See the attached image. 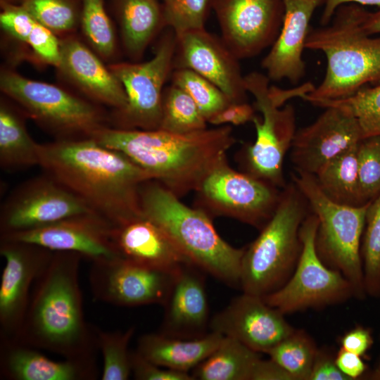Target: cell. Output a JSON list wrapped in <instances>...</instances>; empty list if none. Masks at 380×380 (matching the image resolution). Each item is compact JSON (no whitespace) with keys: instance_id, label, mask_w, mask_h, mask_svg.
I'll use <instances>...</instances> for the list:
<instances>
[{"instance_id":"cell-27","label":"cell","mask_w":380,"mask_h":380,"mask_svg":"<svg viewBox=\"0 0 380 380\" xmlns=\"http://www.w3.org/2000/svg\"><path fill=\"white\" fill-rule=\"evenodd\" d=\"M123 44L128 54L140 58L149 43L165 27L158 0H113Z\"/></svg>"},{"instance_id":"cell-50","label":"cell","mask_w":380,"mask_h":380,"mask_svg":"<svg viewBox=\"0 0 380 380\" xmlns=\"http://www.w3.org/2000/svg\"><path fill=\"white\" fill-rule=\"evenodd\" d=\"M363 27L369 35L380 34V8L375 12L368 11Z\"/></svg>"},{"instance_id":"cell-51","label":"cell","mask_w":380,"mask_h":380,"mask_svg":"<svg viewBox=\"0 0 380 380\" xmlns=\"http://www.w3.org/2000/svg\"><path fill=\"white\" fill-rule=\"evenodd\" d=\"M365 379L369 380H380V359L374 367L362 376Z\"/></svg>"},{"instance_id":"cell-32","label":"cell","mask_w":380,"mask_h":380,"mask_svg":"<svg viewBox=\"0 0 380 380\" xmlns=\"http://www.w3.org/2000/svg\"><path fill=\"white\" fill-rule=\"evenodd\" d=\"M317 349L306 331L295 329L266 354L286 370L293 380H309Z\"/></svg>"},{"instance_id":"cell-3","label":"cell","mask_w":380,"mask_h":380,"mask_svg":"<svg viewBox=\"0 0 380 380\" xmlns=\"http://www.w3.org/2000/svg\"><path fill=\"white\" fill-rule=\"evenodd\" d=\"M82 258L74 252H53L34 281L22 327L13 340L66 359H94L95 327L84 319L79 284Z\"/></svg>"},{"instance_id":"cell-43","label":"cell","mask_w":380,"mask_h":380,"mask_svg":"<svg viewBox=\"0 0 380 380\" xmlns=\"http://www.w3.org/2000/svg\"><path fill=\"white\" fill-rule=\"evenodd\" d=\"M131 369L138 380H192L189 372L159 366L141 356L137 350L131 351Z\"/></svg>"},{"instance_id":"cell-13","label":"cell","mask_w":380,"mask_h":380,"mask_svg":"<svg viewBox=\"0 0 380 380\" xmlns=\"http://www.w3.org/2000/svg\"><path fill=\"white\" fill-rule=\"evenodd\" d=\"M96 213L47 174L15 187L0 210V235L44 227L70 217Z\"/></svg>"},{"instance_id":"cell-23","label":"cell","mask_w":380,"mask_h":380,"mask_svg":"<svg viewBox=\"0 0 380 380\" xmlns=\"http://www.w3.org/2000/svg\"><path fill=\"white\" fill-rule=\"evenodd\" d=\"M187 265L177 274L163 304L161 333L174 337L196 338L205 336L210 326L209 305L203 275Z\"/></svg>"},{"instance_id":"cell-12","label":"cell","mask_w":380,"mask_h":380,"mask_svg":"<svg viewBox=\"0 0 380 380\" xmlns=\"http://www.w3.org/2000/svg\"><path fill=\"white\" fill-rule=\"evenodd\" d=\"M197 208L208 215L236 219L261 229L272 216L281 193L277 187L226 161L213 169L195 191Z\"/></svg>"},{"instance_id":"cell-30","label":"cell","mask_w":380,"mask_h":380,"mask_svg":"<svg viewBox=\"0 0 380 380\" xmlns=\"http://www.w3.org/2000/svg\"><path fill=\"white\" fill-rule=\"evenodd\" d=\"M358 144L328 161L314 175L324 194L340 204H367L362 199L358 179Z\"/></svg>"},{"instance_id":"cell-33","label":"cell","mask_w":380,"mask_h":380,"mask_svg":"<svg viewBox=\"0 0 380 380\" xmlns=\"http://www.w3.org/2000/svg\"><path fill=\"white\" fill-rule=\"evenodd\" d=\"M360 252L366 294L379 298H380V195L368 204Z\"/></svg>"},{"instance_id":"cell-7","label":"cell","mask_w":380,"mask_h":380,"mask_svg":"<svg viewBox=\"0 0 380 380\" xmlns=\"http://www.w3.org/2000/svg\"><path fill=\"white\" fill-rule=\"evenodd\" d=\"M270 80L267 75L255 71L244 76L246 89L254 97V107L261 114L252 121L256 138L246 148L245 163L247 173L284 188V159L296 132L294 108L284 104L293 98L303 99L315 86L308 82L285 89L270 85Z\"/></svg>"},{"instance_id":"cell-24","label":"cell","mask_w":380,"mask_h":380,"mask_svg":"<svg viewBox=\"0 0 380 380\" xmlns=\"http://www.w3.org/2000/svg\"><path fill=\"white\" fill-rule=\"evenodd\" d=\"M113 241L120 258L141 265L178 272L192 265L160 227L143 215L114 225Z\"/></svg>"},{"instance_id":"cell-20","label":"cell","mask_w":380,"mask_h":380,"mask_svg":"<svg viewBox=\"0 0 380 380\" xmlns=\"http://www.w3.org/2000/svg\"><path fill=\"white\" fill-rule=\"evenodd\" d=\"M324 108L314 122L295 134L291 159L296 170L315 175L325 163L363 139L353 115L337 106Z\"/></svg>"},{"instance_id":"cell-48","label":"cell","mask_w":380,"mask_h":380,"mask_svg":"<svg viewBox=\"0 0 380 380\" xmlns=\"http://www.w3.org/2000/svg\"><path fill=\"white\" fill-rule=\"evenodd\" d=\"M250 380H293L290 374L275 361L260 358L255 364Z\"/></svg>"},{"instance_id":"cell-29","label":"cell","mask_w":380,"mask_h":380,"mask_svg":"<svg viewBox=\"0 0 380 380\" xmlns=\"http://www.w3.org/2000/svg\"><path fill=\"white\" fill-rule=\"evenodd\" d=\"M258 352L239 341L224 336L217 348L193 369L194 379L250 380Z\"/></svg>"},{"instance_id":"cell-38","label":"cell","mask_w":380,"mask_h":380,"mask_svg":"<svg viewBox=\"0 0 380 380\" xmlns=\"http://www.w3.org/2000/svg\"><path fill=\"white\" fill-rule=\"evenodd\" d=\"M313 105L334 106L353 115L360 125L363 138L380 136V83L366 86L353 96L336 101H321Z\"/></svg>"},{"instance_id":"cell-41","label":"cell","mask_w":380,"mask_h":380,"mask_svg":"<svg viewBox=\"0 0 380 380\" xmlns=\"http://www.w3.org/2000/svg\"><path fill=\"white\" fill-rule=\"evenodd\" d=\"M0 25L14 39L27 44L38 22L19 4L11 0H0Z\"/></svg>"},{"instance_id":"cell-31","label":"cell","mask_w":380,"mask_h":380,"mask_svg":"<svg viewBox=\"0 0 380 380\" xmlns=\"http://www.w3.org/2000/svg\"><path fill=\"white\" fill-rule=\"evenodd\" d=\"M208 121L194 101L179 87L164 89L159 129L189 134L207 129Z\"/></svg>"},{"instance_id":"cell-44","label":"cell","mask_w":380,"mask_h":380,"mask_svg":"<svg viewBox=\"0 0 380 380\" xmlns=\"http://www.w3.org/2000/svg\"><path fill=\"white\" fill-rule=\"evenodd\" d=\"M255 110V107L246 101L232 102L209 119L208 123L217 127L227 124L241 125L253 121L256 115Z\"/></svg>"},{"instance_id":"cell-17","label":"cell","mask_w":380,"mask_h":380,"mask_svg":"<svg viewBox=\"0 0 380 380\" xmlns=\"http://www.w3.org/2000/svg\"><path fill=\"white\" fill-rule=\"evenodd\" d=\"M113 227L103 216L90 213L44 227L0 235V239L31 243L52 251L77 253L93 262L120 258L113 241Z\"/></svg>"},{"instance_id":"cell-5","label":"cell","mask_w":380,"mask_h":380,"mask_svg":"<svg viewBox=\"0 0 380 380\" xmlns=\"http://www.w3.org/2000/svg\"><path fill=\"white\" fill-rule=\"evenodd\" d=\"M139 196L142 215L160 227L192 265L228 285L239 286L244 248L226 242L210 215L185 205L154 179L142 184Z\"/></svg>"},{"instance_id":"cell-1","label":"cell","mask_w":380,"mask_h":380,"mask_svg":"<svg viewBox=\"0 0 380 380\" xmlns=\"http://www.w3.org/2000/svg\"><path fill=\"white\" fill-rule=\"evenodd\" d=\"M39 165L114 225L142 215L139 191L153 179L124 153L91 138L39 144Z\"/></svg>"},{"instance_id":"cell-35","label":"cell","mask_w":380,"mask_h":380,"mask_svg":"<svg viewBox=\"0 0 380 380\" xmlns=\"http://www.w3.org/2000/svg\"><path fill=\"white\" fill-rule=\"evenodd\" d=\"M80 25L87 41L101 58L113 57L116 50V37L104 0H80Z\"/></svg>"},{"instance_id":"cell-6","label":"cell","mask_w":380,"mask_h":380,"mask_svg":"<svg viewBox=\"0 0 380 380\" xmlns=\"http://www.w3.org/2000/svg\"><path fill=\"white\" fill-rule=\"evenodd\" d=\"M308 205L293 182L286 184L272 216L244 248L239 284L243 292L263 297L291 277L302 249L300 228Z\"/></svg>"},{"instance_id":"cell-26","label":"cell","mask_w":380,"mask_h":380,"mask_svg":"<svg viewBox=\"0 0 380 380\" xmlns=\"http://www.w3.org/2000/svg\"><path fill=\"white\" fill-rule=\"evenodd\" d=\"M224 336L212 331L196 338H183L161 332L141 336L136 350L159 366L189 372L207 358L220 345Z\"/></svg>"},{"instance_id":"cell-4","label":"cell","mask_w":380,"mask_h":380,"mask_svg":"<svg viewBox=\"0 0 380 380\" xmlns=\"http://www.w3.org/2000/svg\"><path fill=\"white\" fill-rule=\"evenodd\" d=\"M367 13L362 6L343 4L329 24L310 29L305 49L322 52L327 69L322 82L304 100L313 104L343 99L380 83V37L366 32Z\"/></svg>"},{"instance_id":"cell-45","label":"cell","mask_w":380,"mask_h":380,"mask_svg":"<svg viewBox=\"0 0 380 380\" xmlns=\"http://www.w3.org/2000/svg\"><path fill=\"white\" fill-rule=\"evenodd\" d=\"M309 380H350L337 367L335 357L327 349L318 348Z\"/></svg>"},{"instance_id":"cell-36","label":"cell","mask_w":380,"mask_h":380,"mask_svg":"<svg viewBox=\"0 0 380 380\" xmlns=\"http://www.w3.org/2000/svg\"><path fill=\"white\" fill-rule=\"evenodd\" d=\"M15 1L58 36L72 34L80 25V0Z\"/></svg>"},{"instance_id":"cell-2","label":"cell","mask_w":380,"mask_h":380,"mask_svg":"<svg viewBox=\"0 0 380 380\" xmlns=\"http://www.w3.org/2000/svg\"><path fill=\"white\" fill-rule=\"evenodd\" d=\"M118 151L178 197L196 191L234 144L228 125L189 133L105 126L90 137Z\"/></svg>"},{"instance_id":"cell-47","label":"cell","mask_w":380,"mask_h":380,"mask_svg":"<svg viewBox=\"0 0 380 380\" xmlns=\"http://www.w3.org/2000/svg\"><path fill=\"white\" fill-rule=\"evenodd\" d=\"M335 362L338 369L350 380L362 377L366 372V365L361 356L340 348L335 356Z\"/></svg>"},{"instance_id":"cell-14","label":"cell","mask_w":380,"mask_h":380,"mask_svg":"<svg viewBox=\"0 0 380 380\" xmlns=\"http://www.w3.org/2000/svg\"><path fill=\"white\" fill-rule=\"evenodd\" d=\"M178 272L151 268L118 258L93 262L89 283L94 298L108 304L163 305Z\"/></svg>"},{"instance_id":"cell-40","label":"cell","mask_w":380,"mask_h":380,"mask_svg":"<svg viewBox=\"0 0 380 380\" xmlns=\"http://www.w3.org/2000/svg\"><path fill=\"white\" fill-rule=\"evenodd\" d=\"M210 0H163V14L165 27L176 35L204 28Z\"/></svg>"},{"instance_id":"cell-8","label":"cell","mask_w":380,"mask_h":380,"mask_svg":"<svg viewBox=\"0 0 380 380\" xmlns=\"http://www.w3.org/2000/svg\"><path fill=\"white\" fill-rule=\"evenodd\" d=\"M292 177L318 218L315 242L319 258L349 281L354 298L365 299L367 296L360 250L369 202L361 206L340 204L324 194L314 175L296 170Z\"/></svg>"},{"instance_id":"cell-11","label":"cell","mask_w":380,"mask_h":380,"mask_svg":"<svg viewBox=\"0 0 380 380\" xmlns=\"http://www.w3.org/2000/svg\"><path fill=\"white\" fill-rule=\"evenodd\" d=\"M175 33L170 28L160 39L153 57L141 63H118L108 68L122 84L127 104L113 115L116 128L158 129L164 84L174 70Z\"/></svg>"},{"instance_id":"cell-15","label":"cell","mask_w":380,"mask_h":380,"mask_svg":"<svg viewBox=\"0 0 380 380\" xmlns=\"http://www.w3.org/2000/svg\"><path fill=\"white\" fill-rule=\"evenodd\" d=\"M221 39L239 59L258 55L280 31L284 0H210Z\"/></svg>"},{"instance_id":"cell-21","label":"cell","mask_w":380,"mask_h":380,"mask_svg":"<svg viewBox=\"0 0 380 380\" xmlns=\"http://www.w3.org/2000/svg\"><path fill=\"white\" fill-rule=\"evenodd\" d=\"M324 0H284V14L277 37L262 61L270 80L297 84L305 75L303 53L310 23Z\"/></svg>"},{"instance_id":"cell-28","label":"cell","mask_w":380,"mask_h":380,"mask_svg":"<svg viewBox=\"0 0 380 380\" xmlns=\"http://www.w3.org/2000/svg\"><path fill=\"white\" fill-rule=\"evenodd\" d=\"M27 115L5 99L0 103V167L15 172L39 165V144L30 135Z\"/></svg>"},{"instance_id":"cell-22","label":"cell","mask_w":380,"mask_h":380,"mask_svg":"<svg viewBox=\"0 0 380 380\" xmlns=\"http://www.w3.org/2000/svg\"><path fill=\"white\" fill-rule=\"evenodd\" d=\"M60 40V72L93 101L115 111L124 108L127 101L125 89L98 54L72 34Z\"/></svg>"},{"instance_id":"cell-34","label":"cell","mask_w":380,"mask_h":380,"mask_svg":"<svg viewBox=\"0 0 380 380\" xmlns=\"http://www.w3.org/2000/svg\"><path fill=\"white\" fill-rule=\"evenodd\" d=\"M98 349L103 358L102 380H127L132 374L131 351L128 346L135 329L105 331L95 327Z\"/></svg>"},{"instance_id":"cell-9","label":"cell","mask_w":380,"mask_h":380,"mask_svg":"<svg viewBox=\"0 0 380 380\" xmlns=\"http://www.w3.org/2000/svg\"><path fill=\"white\" fill-rule=\"evenodd\" d=\"M0 87L27 117L54 136L55 140L89 138L106 126V116L97 106L55 84L3 69Z\"/></svg>"},{"instance_id":"cell-37","label":"cell","mask_w":380,"mask_h":380,"mask_svg":"<svg viewBox=\"0 0 380 380\" xmlns=\"http://www.w3.org/2000/svg\"><path fill=\"white\" fill-rule=\"evenodd\" d=\"M171 77L172 84L189 95L207 121L232 103L215 84L190 69H174Z\"/></svg>"},{"instance_id":"cell-19","label":"cell","mask_w":380,"mask_h":380,"mask_svg":"<svg viewBox=\"0 0 380 380\" xmlns=\"http://www.w3.org/2000/svg\"><path fill=\"white\" fill-rule=\"evenodd\" d=\"M209 327L212 331L265 353L295 330L284 315L262 297L244 292L217 313Z\"/></svg>"},{"instance_id":"cell-16","label":"cell","mask_w":380,"mask_h":380,"mask_svg":"<svg viewBox=\"0 0 380 380\" xmlns=\"http://www.w3.org/2000/svg\"><path fill=\"white\" fill-rule=\"evenodd\" d=\"M53 252L37 244L0 239V255L5 260L0 283L1 338L14 339L18 335L31 287Z\"/></svg>"},{"instance_id":"cell-42","label":"cell","mask_w":380,"mask_h":380,"mask_svg":"<svg viewBox=\"0 0 380 380\" xmlns=\"http://www.w3.org/2000/svg\"><path fill=\"white\" fill-rule=\"evenodd\" d=\"M53 31L37 22L27 45L34 56L44 64L58 67L61 57V40Z\"/></svg>"},{"instance_id":"cell-46","label":"cell","mask_w":380,"mask_h":380,"mask_svg":"<svg viewBox=\"0 0 380 380\" xmlns=\"http://www.w3.org/2000/svg\"><path fill=\"white\" fill-rule=\"evenodd\" d=\"M372 343L373 338L371 331L362 326L348 331L341 338V348L360 356L364 355Z\"/></svg>"},{"instance_id":"cell-18","label":"cell","mask_w":380,"mask_h":380,"mask_svg":"<svg viewBox=\"0 0 380 380\" xmlns=\"http://www.w3.org/2000/svg\"><path fill=\"white\" fill-rule=\"evenodd\" d=\"M175 36L174 69L197 72L220 88L231 102L246 101L248 92L239 60L221 38L205 27Z\"/></svg>"},{"instance_id":"cell-39","label":"cell","mask_w":380,"mask_h":380,"mask_svg":"<svg viewBox=\"0 0 380 380\" xmlns=\"http://www.w3.org/2000/svg\"><path fill=\"white\" fill-rule=\"evenodd\" d=\"M361 195L367 203L380 195V136L363 138L357 146Z\"/></svg>"},{"instance_id":"cell-10","label":"cell","mask_w":380,"mask_h":380,"mask_svg":"<svg viewBox=\"0 0 380 380\" xmlns=\"http://www.w3.org/2000/svg\"><path fill=\"white\" fill-rule=\"evenodd\" d=\"M317 227L316 215L308 214L300 228L302 249L292 275L281 288L262 297L284 315L339 304L354 298L349 281L319 258L315 242Z\"/></svg>"},{"instance_id":"cell-25","label":"cell","mask_w":380,"mask_h":380,"mask_svg":"<svg viewBox=\"0 0 380 380\" xmlns=\"http://www.w3.org/2000/svg\"><path fill=\"white\" fill-rule=\"evenodd\" d=\"M1 339L0 373L11 380H93L98 377L95 359L51 360L33 347Z\"/></svg>"},{"instance_id":"cell-49","label":"cell","mask_w":380,"mask_h":380,"mask_svg":"<svg viewBox=\"0 0 380 380\" xmlns=\"http://www.w3.org/2000/svg\"><path fill=\"white\" fill-rule=\"evenodd\" d=\"M324 8L320 22L326 25L331 20L337 8L347 4H356L360 6H376L380 8V0H324Z\"/></svg>"}]
</instances>
